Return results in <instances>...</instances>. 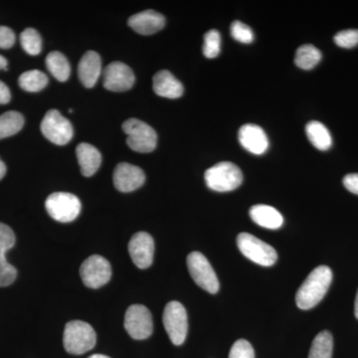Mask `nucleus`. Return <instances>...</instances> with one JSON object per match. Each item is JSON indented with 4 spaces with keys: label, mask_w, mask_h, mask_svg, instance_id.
Here are the masks:
<instances>
[{
    "label": "nucleus",
    "mask_w": 358,
    "mask_h": 358,
    "mask_svg": "<svg viewBox=\"0 0 358 358\" xmlns=\"http://www.w3.org/2000/svg\"><path fill=\"white\" fill-rule=\"evenodd\" d=\"M24 126V117L18 112L4 113L0 115V140L20 133Z\"/></svg>",
    "instance_id": "obj_24"
},
{
    "label": "nucleus",
    "mask_w": 358,
    "mask_h": 358,
    "mask_svg": "<svg viewBox=\"0 0 358 358\" xmlns=\"http://www.w3.org/2000/svg\"><path fill=\"white\" fill-rule=\"evenodd\" d=\"M77 159L81 173L86 178L94 176L102 164V155L94 145L82 143L77 147Z\"/></svg>",
    "instance_id": "obj_20"
},
{
    "label": "nucleus",
    "mask_w": 358,
    "mask_h": 358,
    "mask_svg": "<svg viewBox=\"0 0 358 358\" xmlns=\"http://www.w3.org/2000/svg\"><path fill=\"white\" fill-rule=\"evenodd\" d=\"M334 42L341 48L350 49L358 45V29H346L334 36Z\"/></svg>",
    "instance_id": "obj_31"
},
{
    "label": "nucleus",
    "mask_w": 358,
    "mask_h": 358,
    "mask_svg": "<svg viewBox=\"0 0 358 358\" xmlns=\"http://www.w3.org/2000/svg\"><path fill=\"white\" fill-rule=\"evenodd\" d=\"M6 166L1 159H0V180L6 176Z\"/></svg>",
    "instance_id": "obj_36"
},
{
    "label": "nucleus",
    "mask_w": 358,
    "mask_h": 358,
    "mask_svg": "<svg viewBox=\"0 0 358 358\" xmlns=\"http://www.w3.org/2000/svg\"><path fill=\"white\" fill-rule=\"evenodd\" d=\"M250 217L261 227L267 229H279L284 223V218L274 207L258 204L250 209Z\"/></svg>",
    "instance_id": "obj_21"
},
{
    "label": "nucleus",
    "mask_w": 358,
    "mask_h": 358,
    "mask_svg": "<svg viewBox=\"0 0 358 358\" xmlns=\"http://www.w3.org/2000/svg\"><path fill=\"white\" fill-rule=\"evenodd\" d=\"M231 36L240 43L250 44L254 41V32L248 25L241 21H234L231 24Z\"/></svg>",
    "instance_id": "obj_30"
},
{
    "label": "nucleus",
    "mask_w": 358,
    "mask_h": 358,
    "mask_svg": "<svg viewBox=\"0 0 358 358\" xmlns=\"http://www.w3.org/2000/svg\"><path fill=\"white\" fill-rule=\"evenodd\" d=\"M114 185L119 192H131L138 189L145 181V174L138 166L121 162L114 171Z\"/></svg>",
    "instance_id": "obj_15"
},
{
    "label": "nucleus",
    "mask_w": 358,
    "mask_h": 358,
    "mask_svg": "<svg viewBox=\"0 0 358 358\" xmlns=\"http://www.w3.org/2000/svg\"><path fill=\"white\" fill-rule=\"evenodd\" d=\"M322 60V53L312 44H306L296 50L294 63L303 70H312Z\"/></svg>",
    "instance_id": "obj_26"
},
{
    "label": "nucleus",
    "mask_w": 358,
    "mask_h": 358,
    "mask_svg": "<svg viewBox=\"0 0 358 358\" xmlns=\"http://www.w3.org/2000/svg\"><path fill=\"white\" fill-rule=\"evenodd\" d=\"M20 43L26 53L29 55H38L42 50L41 36L33 28H26L24 31L21 33Z\"/></svg>",
    "instance_id": "obj_28"
},
{
    "label": "nucleus",
    "mask_w": 358,
    "mask_h": 358,
    "mask_svg": "<svg viewBox=\"0 0 358 358\" xmlns=\"http://www.w3.org/2000/svg\"><path fill=\"white\" fill-rule=\"evenodd\" d=\"M6 67H7L6 58H4L3 56L0 55V70L6 69Z\"/></svg>",
    "instance_id": "obj_37"
},
{
    "label": "nucleus",
    "mask_w": 358,
    "mask_h": 358,
    "mask_svg": "<svg viewBox=\"0 0 358 358\" xmlns=\"http://www.w3.org/2000/svg\"><path fill=\"white\" fill-rule=\"evenodd\" d=\"M82 281L90 289H99L105 286L112 278L110 264L100 255L89 257L80 268Z\"/></svg>",
    "instance_id": "obj_10"
},
{
    "label": "nucleus",
    "mask_w": 358,
    "mask_h": 358,
    "mask_svg": "<svg viewBox=\"0 0 358 358\" xmlns=\"http://www.w3.org/2000/svg\"><path fill=\"white\" fill-rule=\"evenodd\" d=\"M221 51V36L217 30L212 29L205 34L203 54L205 57L214 59L217 57Z\"/></svg>",
    "instance_id": "obj_29"
},
{
    "label": "nucleus",
    "mask_w": 358,
    "mask_h": 358,
    "mask_svg": "<svg viewBox=\"0 0 358 358\" xmlns=\"http://www.w3.org/2000/svg\"><path fill=\"white\" fill-rule=\"evenodd\" d=\"M89 358H110V357H107V355H92V357H90Z\"/></svg>",
    "instance_id": "obj_39"
},
{
    "label": "nucleus",
    "mask_w": 358,
    "mask_h": 358,
    "mask_svg": "<svg viewBox=\"0 0 358 358\" xmlns=\"http://www.w3.org/2000/svg\"><path fill=\"white\" fill-rule=\"evenodd\" d=\"M134 72L128 65L113 62L103 71V87L112 92L128 91L134 84Z\"/></svg>",
    "instance_id": "obj_14"
},
{
    "label": "nucleus",
    "mask_w": 358,
    "mask_h": 358,
    "mask_svg": "<svg viewBox=\"0 0 358 358\" xmlns=\"http://www.w3.org/2000/svg\"><path fill=\"white\" fill-rule=\"evenodd\" d=\"M333 281V272L327 266H319L308 275L296 294V306L301 310L315 308L324 298Z\"/></svg>",
    "instance_id": "obj_1"
},
{
    "label": "nucleus",
    "mask_w": 358,
    "mask_h": 358,
    "mask_svg": "<svg viewBox=\"0 0 358 358\" xmlns=\"http://www.w3.org/2000/svg\"><path fill=\"white\" fill-rule=\"evenodd\" d=\"M205 182L214 192H229L242 185L243 174L233 162H219L205 171Z\"/></svg>",
    "instance_id": "obj_3"
},
{
    "label": "nucleus",
    "mask_w": 358,
    "mask_h": 358,
    "mask_svg": "<svg viewBox=\"0 0 358 358\" xmlns=\"http://www.w3.org/2000/svg\"><path fill=\"white\" fill-rule=\"evenodd\" d=\"M306 133H307L308 141L317 150L324 152L333 145L331 133L322 122L317 121L308 122L306 127Z\"/></svg>",
    "instance_id": "obj_22"
},
{
    "label": "nucleus",
    "mask_w": 358,
    "mask_h": 358,
    "mask_svg": "<svg viewBox=\"0 0 358 358\" xmlns=\"http://www.w3.org/2000/svg\"><path fill=\"white\" fill-rule=\"evenodd\" d=\"M96 331L88 322L73 320L65 327L63 343L66 352L71 355H84L95 348Z\"/></svg>",
    "instance_id": "obj_2"
},
{
    "label": "nucleus",
    "mask_w": 358,
    "mask_h": 358,
    "mask_svg": "<svg viewBox=\"0 0 358 358\" xmlns=\"http://www.w3.org/2000/svg\"><path fill=\"white\" fill-rule=\"evenodd\" d=\"M47 69L59 82H66L70 77L71 67L67 58L58 51L51 52L46 57Z\"/></svg>",
    "instance_id": "obj_23"
},
{
    "label": "nucleus",
    "mask_w": 358,
    "mask_h": 358,
    "mask_svg": "<svg viewBox=\"0 0 358 358\" xmlns=\"http://www.w3.org/2000/svg\"><path fill=\"white\" fill-rule=\"evenodd\" d=\"M41 131L47 140L57 145H67L73 138L72 124L57 110H50L44 115Z\"/></svg>",
    "instance_id": "obj_9"
},
{
    "label": "nucleus",
    "mask_w": 358,
    "mask_h": 358,
    "mask_svg": "<svg viewBox=\"0 0 358 358\" xmlns=\"http://www.w3.org/2000/svg\"><path fill=\"white\" fill-rule=\"evenodd\" d=\"M18 83H20V88L24 91L36 93L47 86L48 77L39 70L27 71L21 74Z\"/></svg>",
    "instance_id": "obj_27"
},
{
    "label": "nucleus",
    "mask_w": 358,
    "mask_h": 358,
    "mask_svg": "<svg viewBox=\"0 0 358 358\" xmlns=\"http://www.w3.org/2000/svg\"><path fill=\"white\" fill-rule=\"evenodd\" d=\"M131 29L141 35H152L159 32L166 25V18L155 10H145L134 14L128 21Z\"/></svg>",
    "instance_id": "obj_17"
},
{
    "label": "nucleus",
    "mask_w": 358,
    "mask_h": 358,
    "mask_svg": "<svg viewBox=\"0 0 358 358\" xmlns=\"http://www.w3.org/2000/svg\"><path fill=\"white\" fill-rule=\"evenodd\" d=\"M15 240L13 229L0 223V287L10 286L17 277V271L6 259V253L13 248Z\"/></svg>",
    "instance_id": "obj_12"
},
{
    "label": "nucleus",
    "mask_w": 358,
    "mask_h": 358,
    "mask_svg": "<svg viewBox=\"0 0 358 358\" xmlns=\"http://www.w3.org/2000/svg\"><path fill=\"white\" fill-rule=\"evenodd\" d=\"M11 94L10 90L3 82L0 81V105H6L10 102Z\"/></svg>",
    "instance_id": "obj_35"
},
{
    "label": "nucleus",
    "mask_w": 358,
    "mask_h": 358,
    "mask_svg": "<svg viewBox=\"0 0 358 358\" xmlns=\"http://www.w3.org/2000/svg\"><path fill=\"white\" fill-rule=\"evenodd\" d=\"M45 207L54 220L58 222H72L81 212V201L76 195L68 192H55L49 195Z\"/></svg>",
    "instance_id": "obj_6"
},
{
    "label": "nucleus",
    "mask_w": 358,
    "mask_h": 358,
    "mask_svg": "<svg viewBox=\"0 0 358 358\" xmlns=\"http://www.w3.org/2000/svg\"><path fill=\"white\" fill-rule=\"evenodd\" d=\"M154 91L162 98L178 99L183 95L185 89L169 71L162 70L155 75Z\"/></svg>",
    "instance_id": "obj_19"
},
{
    "label": "nucleus",
    "mask_w": 358,
    "mask_h": 358,
    "mask_svg": "<svg viewBox=\"0 0 358 358\" xmlns=\"http://www.w3.org/2000/svg\"><path fill=\"white\" fill-rule=\"evenodd\" d=\"M240 143L251 154L261 155L268 148L267 134L261 127L254 124H244L238 134Z\"/></svg>",
    "instance_id": "obj_16"
},
{
    "label": "nucleus",
    "mask_w": 358,
    "mask_h": 358,
    "mask_svg": "<svg viewBox=\"0 0 358 358\" xmlns=\"http://www.w3.org/2000/svg\"><path fill=\"white\" fill-rule=\"evenodd\" d=\"M237 246L247 259L258 265L271 267L277 262L275 250L249 233H240L238 235Z\"/></svg>",
    "instance_id": "obj_5"
},
{
    "label": "nucleus",
    "mask_w": 358,
    "mask_h": 358,
    "mask_svg": "<svg viewBox=\"0 0 358 358\" xmlns=\"http://www.w3.org/2000/svg\"><path fill=\"white\" fill-rule=\"evenodd\" d=\"M124 324L131 338L138 341L150 338L154 331L152 313L145 306H131L124 315Z\"/></svg>",
    "instance_id": "obj_11"
},
{
    "label": "nucleus",
    "mask_w": 358,
    "mask_h": 358,
    "mask_svg": "<svg viewBox=\"0 0 358 358\" xmlns=\"http://www.w3.org/2000/svg\"><path fill=\"white\" fill-rule=\"evenodd\" d=\"M102 73L101 57L95 51H87L78 66L80 81L87 88H93Z\"/></svg>",
    "instance_id": "obj_18"
},
{
    "label": "nucleus",
    "mask_w": 358,
    "mask_h": 358,
    "mask_svg": "<svg viewBox=\"0 0 358 358\" xmlns=\"http://www.w3.org/2000/svg\"><path fill=\"white\" fill-rule=\"evenodd\" d=\"M343 185L348 192L358 195V173H350L345 176Z\"/></svg>",
    "instance_id": "obj_34"
},
{
    "label": "nucleus",
    "mask_w": 358,
    "mask_h": 358,
    "mask_svg": "<svg viewBox=\"0 0 358 358\" xmlns=\"http://www.w3.org/2000/svg\"><path fill=\"white\" fill-rule=\"evenodd\" d=\"M122 129L128 136L127 143L134 152L148 154L157 148V134L147 122L129 119L122 124Z\"/></svg>",
    "instance_id": "obj_4"
},
{
    "label": "nucleus",
    "mask_w": 358,
    "mask_h": 358,
    "mask_svg": "<svg viewBox=\"0 0 358 358\" xmlns=\"http://www.w3.org/2000/svg\"><path fill=\"white\" fill-rule=\"evenodd\" d=\"M129 252L136 267L148 268L154 262L155 241L147 232H138L131 237Z\"/></svg>",
    "instance_id": "obj_13"
},
{
    "label": "nucleus",
    "mask_w": 358,
    "mask_h": 358,
    "mask_svg": "<svg viewBox=\"0 0 358 358\" xmlns=\"http://www.w3.org/2000/svg\"><path fill=\"white\" fill-rule=\"evenodd\" d=\"M229 358H255V352L246 339H238L231 348Z\"/></svg>",
    "instance_id": "obj_32"
},
{
    "label": "nucleus",
    "mask_w": 358,
    "mask_h": 358,
    "mask_svg": "<svg viewBox=\"0 0 358 358\" xmlns=\"http://www.w3.org/2000/svg\"><path fill=\"white\" fill-rule=\"evenodd\" d=\"M187 267L197 286L208 293H217L220 288L217 275L203 254L200 252L190 253L187 257Z\"/></svg>",
    "instance_id": "obj_7"
},
{
    "label": "nucleus",
    "mask_w": 358,
    "mask_h": 358,
    "mask_svg": "<svg viewBox=\"0 0 358 358\" xmlns=\"http://www.w3.org/2000/svg\"><path fill=\"white\" fill-rule=\"evenodd\" d=\"M355 317H357V319L358 320V291L357 294V299H355Z\"/></svg>",
    "instance_id": "obj_38"
},
{
    "label": "nucleus",
    "mask_w": 358,
    "mask_h": 358,
    "mask_svg": "<svg viewBox=\"0 0 358 358\" xmlns=\"http://www.w3.org/2000/svg\"><path fill=\"white\" fill-rule=\"evenodd\" d=\"M15 43V34L7 26H0V49H9Z\"/></svg>",
    "instance_id": "obj_33"
},
{
    "label": "nucleus",
    "mask_w": 358,
    "mask_h": 358,
    "mask_svg": "<svg viewBox=\"0 0 358 358\" xmlns=\"http://www.w3.org/2000/svg\"><path fill=\"white\" fill-rule=\"evenodd\" d=\"M162 320L171 343L174 345H182L188 333V319L185 308L179 301H171L164 308Z\"/></svg>",
    "instance_id": "obj_8"
},
{
    "label": "nucleus",
    "mask_w": 358,
    "mask_h": 358,
    "mask_svg": "<svg viewBox=\"0 0 358 358\" xmlns=\"http://www.w3.org/2000/svg\"><path fill=\"white\" fill-rule=\"evenodd\" d=\"M333 350V336L329 331H320L313 339L308 358H331Z\"/></svg>",
    "instance_id": "obj_25"
}]
</instances>
